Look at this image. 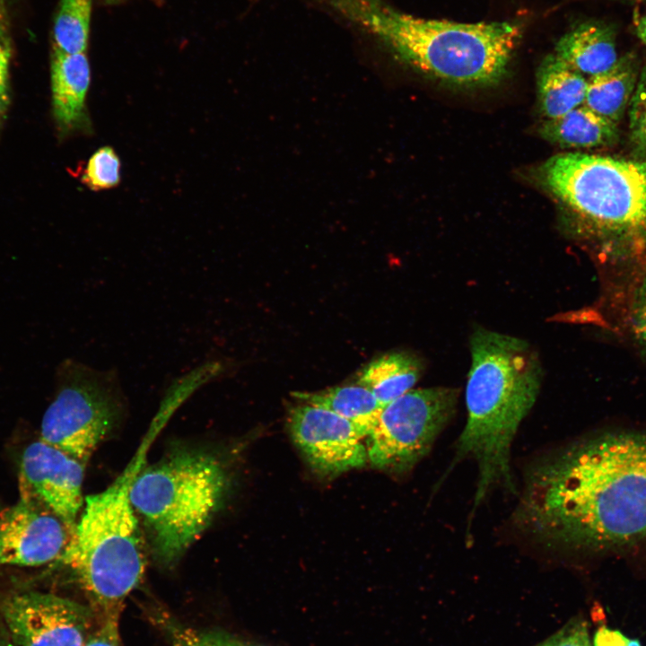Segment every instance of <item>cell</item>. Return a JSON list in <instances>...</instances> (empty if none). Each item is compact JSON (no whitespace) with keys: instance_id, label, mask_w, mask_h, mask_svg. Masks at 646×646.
<instances>
[{"instance_id":"cell-1","label":"cell","mask_w":646,"mask_h":646,"mask_svg":"<svg viewBox=\"0 0 646 646\" xmlns=\"http://www.w3.org/2000/svg\"><path fill=\"white\" fill-rule=\"evenodd\" d=\"M515 522L551 548L602 551L646 538V432L577 441L527 472Z\"/></svg>"},{"instance_id":"cell-2","label":"cell","mask_w":646,"mask_h":646,"mask_svg":"<svg viewBox=\"0 0 646 646\" xmlns=\"http://www.w3.org/2000/svg\"><path fill=\"white\" fill-rule=\"evenodd\" d=\"M538 179L566 207L572 233L610 271L609 285L646 271V158L564 153L546 161Z\"/></svg>"},{"instance_id":"cell-3","label":"cell","mask_w":646,"mask_h":646,"mask_svg":"<svg viewBox=\"0 0 646 646\" xmlns=\"http://www.w3.org/2000/svg\"><path fill=\"white\" fill-rule=\"evenodd\" d=\"M470 352L467 422L446 474L461 460L474 459V511L495 487L515 492L511 448L537 400L543 373L537 353L519 337L478 328L470 337Z\"/></svg>"},{"instance_id":"cell-4","label":"cell","mask_w":646,"mask_h":646,"mask_svg":"<svg viewBox=\"0 0 646 646\" xmlns=\"http://www.w3.org/2000/svg\"><path fill=\"white\" fill-rule=\"evenodd\" d=\"M418 71L459 86L496 83L520 39L515 22L415 17L384 0H324Z\"/></svg>"},{"instance_id":"cell-5","label":"cell","mask_w":646,"mask_h":646,"mask_svg":"<svg viewBox=\"0 0 646 646\" xmlns=\"http://www.w3.org/2000/svg\"><path fill=\"white\" fill-rule=\"evenodd\" d=\"M148 444L144 440L111 484L85 498L70 540L57 559L102 615L121 611L145 572V544L130 489L144 467Z\"/></svg>"},{"instance_id":"cell-6","label":"cell","mask_w":646,"mask_h":646,"mask_svg":"<svg viewBox=\"0 0 646 646\" xmlns=\"http://www.w3.org/2000/svg\"><path fill=\"white\" fill-rule=\"evenodd\" d=\"M227 487L222 463L202 450L178 449L142 468L130 500L162 564L179 560L207 528Z\"/></svg>"},{"instance_id":"cell-7","label":"cell","mask_w":646,"mask_h":646,"mask_svg":"<svg viewBox=\"0 0 646 646\" xmlns=\"http://www.w3.org/2000/svg\"><path fill=\"white\" fill-rule=\"evenodd\" d=\"M57 391L47 408L39 440L86 464L123 412L118 375L74 359L57 368Z\"/></svg>"},{"instance_id":"cell-8","label":"cell","mask_w":646,"mask_h":646,"mask_svg":"<svg viewBox=\"0 0 646 646\" xmlns=\"http://www.w3.org/2000/svg\"><path fill=\"white\" fill-rule=\"evenodd\" d=\"M458 396L450 387L411 389L385 406L366 436L368 461L396 473L411 469L453 416Z\"/></svg>"},{"instance_id":"cell-9","label":"cell","mask_w":646,"mask_h":646,"mask_svg":"<svg viewBox=\"0 0 646 646\" xmlns=\"http://www.w3.org/2000/svg\"><path fill=\"white\" fill-rule=\"evenodd\" d=\"M0 614L18 646H84L96 626L92 607L39 591L6 597Z\"/></svg>"},{"instance_id":"cell-10","label":"cell","mask_w":646,"mask_h":646,"mask_svg":"<svg viewBox=\"0 0 646 646\" xmlns=\"http://www.w3.org/2000/svg\"><path fill=\"white\" fill-rule=\"evenodd\" d=\"M287 424L293 442L319 474L336 476L368 461L356 427L327 409L298 402L289 408Z\"/></svg>"},{"instance_id":"cell-11","label":"cell","mask_w":646,"mask_h":646,"mask_svg":"<svg viewBox=\"0 0 646 646\" xmlns=\"http://www.w3.org/2000/svg\"><path fill=\"white\" fill-rule=\"evenodd\" d=\"M85 464L40 440L23 451L19 470L20 497L39 502L73 533L83 505Z\"/></svg>"},{"instance_id":"cell-12","label":"cell","mask_w":646,"mask_h":646,"mask_svg":"<svg viewBox=\"0 0 646 646\" xmlns=\"http://www.w3.org/2000/svg\"><path fill=\"white\" fill-rule=\"evenodd\" d=\"M72 532L52 511L32 500L0 511V567L39 566L57 560Z\"/></svg>"},{"instance_id":"cell-13","label":"cell","mask_w":646,"mask_h":646,"mask_svg":"<svg viewBox=\"0 0 646 646\" xmlns=\"http://www.w3.org/2000/svg\"><path fill=\"white\" fill-rule=\"evenodd\" d=\"M53 113L59 129H87L86 97L91 82L86 53L70 54L53 48L50 65Z\"/></svg>"},{"instance_id":"cell-14","label":"cell","mask_w":646,"mask_h":646,"mask_svg":"<svg viewBox=\"0 0 646 646\" xmlns=\"http://www.w3.org/2000/svg\"><path fill=\"white\" fill-rule=\"evenodd\" d=\"M554 55L584 76L597 75L618 59L615 31L601 22H584L559 39Z\"/></svg>"},{"instance_id":"cell-15","label":"cell","mask_w":646,"mask_h":646,"mask_svg":"<svg viewBox=\"0 0 646 646\" xmlns=\"http://www.w3.org/2000/svg\"><path fill=\"white\" fill-rule=\"evenodd\" d=\"M540 135L563 148L587 149L609 147L617 144V124L581 105L554 118H546Z\"/></svg>"},{"instance_id":"cell-16","label":"cell","mask_w":646,"mask_h":646,"mask_svg":"<svg viewBox=\"0 0 646 646\" xmlns=\"http://www.w3.org/2000/svg\"><path fill=\"white\" fill-rule=\"evenodd\" d=\"M638 57L627 53L606 72L589 77L583 105L616 124L623 118L640 74Z\"/></svg>"},{"instance_id":"cell-17","label":"cell","mask_w":646,"mask_h":646,"mask_svg":"<svg viewBox=\"0 0 646 646\" xmlns=\"http://www.w3.org/2000/svg\"><path fill=\"white\" fill-rule=\"evenodd\" d=\"M601 311L611 312L605 323L623 333L639 354L646 357V271L607 287Z\"/></svg>"},{"instance_id":"cell-18","label":"cell","mask_w":646,"mask_h":646,"mask_svg":"<svg viewBox=\"0 0 646 646\" xmlns=\"http://www.w3.org/2000/svg\"><path fill=\"white\" fill-rule=\"evenodd\" d=\"M588 79L554 54L545 58L537 73L539 109L546 118L560 117L583 104Z\"/></svg>"},{"instance_id":"cell-19","label":"cell","mask_w":646,"mask_h":646,"mask_svg":"<svg viewBox=\"0 0 646 646\" xmlns=\"http://www.w3.org/2000/svg\"><path fill=\"white\" fill-rule=\"evenodd\" d=\"M298 401L327 409L351 422L362 438L375 425L384 406L366 388L355 384L315 392L295 391Z\"/></svg>"},{"instance_id":"cell-20","label":"cell","mask_w":646,"mask_h":646,"mask_svg":"<svg viewBox=\"0 0 646 646\" xmlns=\"http://www.w3.org/2000/svg\"><path fill=\"white\" fill-rule=\"evenodd\" d=\"M422 369L421 361L412 354L388 353L368 363L356 384L369 389L385 406L412 389Z\"/></svg>"},{"instance_id":"cell-21","label":"cell","mask_w":646,"mask_h":646,"mask_svg":"<svg viewBox=\"0 0 646 646\" xmlns=\"http://www.w3.org/2000/svg\"><path fill=\"white\" fill-rule=\"evenodd\" d=\"M93 0H60L53 24V48L70 54L85 53Z\"/></svg>"},{"instance_id":"cell-22","label":"cell","mask_w":646,"mask_h":646,"mask_svg":"<svg viewBox=\"0 0 646 646\" xmlns=\"http://www.w3.org/2000/svg\"><path fill=\"white\" fill-rule=\"evenodd\" d=\"M155 617L171 646H251L223 632L187 626L164 613Z\"/></svg>"},{"instance_id":"cell-23","label":"cell","mask_w":646,"mask_h":646,"mask_svg":"<svg viewBox=\"0 0 646 646\" xmlns=\"http://www.w3.org/2000/svg\"><path fill=\"white\" fill-rule=\"evenodd\" d=\"M121 162L113 148L103 146L88 160L82 182L93 191L109 189L120 182Z\"/></svg>"},{"instance_id":"cell-24","label":"cell","mask_w":646,"mask_h":646,"mask_svg":"<svg viewBox=\"0 0 646 646\" xmlns=\"http://www.w3.org/2000/svg\"><path fill=\"white\" fill-rule=\"evenodd\" d=\"M628 116L632 153L634 158H646V66L640 71Z\"/></svg>"},{"instance_id":"cell-25","label":"cell","mask_w":646,"mask_h":646,"mask_svg":"<svg viewBox=\"0 0 646 646\" xmlns=\"http://www.w3.org/2000/svg\"><path fill=\"white\" fill-rule=\"evenodd\" d=\"M119 614L120 611L103 614L84 646H122L118 628Z\"/></svg>"},{"instance_id":"cell-26","label":"cell","mask_w":646,"mask_h":646,"mask_svg":"<svg viewBox=\"0 0 646 646\" xmlns=\"http://www.w3.org/2000/svg\"><path fill=\"white\" fill-rule=\"evenodd\" d=\"M555 646H593L586 622L576 620L564 626L559 631Z\"/></svg>"},{"instance_id":"cell-27","label":"cell","mask_w":646,"mask_h":646,"mask_svg":"<svg viewBox=\"0 0 646 646\" xmlns=\"http://www.w3.org/2000/svg\"><path fill=\"white\" fill-rule=\"evenodd\" d=\"M593 646H642L635 640L631 639L621 632L606 626L599 627L593 638Z\"/></svg>"},{"instance_id":"cell-28","label":"cell","mask_w":646,"mask_h":646,"mask_svg":"<svg viewBox=\"0 0 646 646\" xmlns=\"http://www.w3.org/2000/svg\"><path fill=\"white\" fill-rule=\"evenodd\" d=\"M9 50L0 40V118L9 104Z\"/></svg>"},{"instance_id":"cell-29","label":"cell","mask_w":646,"mask_h":646,"mask_svg":"<svg viewBox=\"0 0 646 646\" xmlns=\"http://www.w3.org/2000/svg\"><path fill=\"white\" fill-rule=\"evenodd\" d=\"M635 31L638 38L646 45V11L638 16Z\"/></svg>"},{"instance_id":"cell-30","label":"cell","mask_w":646,"mask_h":646,"mask_svg":"<svg viewBox=\"0 0 646 646\" xmlns=\"http://www.w3.org/2000/svg\"><path fill=\"white\" fill-rule=\"evenodd\" d=\"M98 1H99V4H102V5H105V6H114V5L122 4L126 3V2H127L128 0H98ZM152 1H153L154 3H156V4H159L162 3L163 0H152Z\"/></svg>"},{"instance_id":"cell-31","label":"cell","mask_w":646,"mask_h":646,"mask_svg":"<svg viewBox=\"0 0 646 646\" xmlns=\"http://www.w3.org/2000/svg\"><path fill=\"white\" fill-rule=\"evenodd\" d=\"M558 636H559V632L553 634L551 637L547 638L546 640H545L544 642H542L541 643H539L537 646H555V643L558 640Z\"/></svg>"},{"instance_id":"cell-32","label":"cell","mask_w":646,"mask_h":646,"mask_svg":"<svg viewBox=\"0 0 646 646\" xmlns=\"http://www.w3.org/2000/svg\"><path fill=\"white\" fill-rule=\"evenodd\" d=\"M3 1H4V0H0V7H1L2 4H3Z\"/></svg>"}]
</instances>
